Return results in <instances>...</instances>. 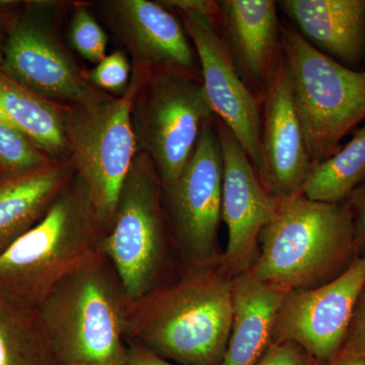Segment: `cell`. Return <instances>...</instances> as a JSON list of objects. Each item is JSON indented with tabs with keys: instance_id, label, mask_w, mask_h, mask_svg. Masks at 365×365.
Instances as JSON below:
<instances>
[{
	"instance_id": "obj_20",
	"label": "cell",
	"mask_w": 365,
	"mask_h": 365,
	"mask_svg": "<svg viewBox=\"0 0 365 365\" xmlns=\"http://www.w3.org/2000/svg\"><path fill=\"white\" fill-rule=\"evenodd\" d=\"M62 111L63 106L29 90L0 62V117L24 132L54 162L71 160Z\"/></svg>"
},
{
	"instance_id": "obj_11",
	"label": "cell",
	"mask_w": 365,
	"mask_h": 365,
	"mask_svg": "<svg viewBox=\"0 0 365 365\" xmlns=\"http://www.w3.org/2000/svg\"><path fill=\"white\" fill-rule=\"evenodd\" d=\"M365 285V255L333 280L287 292L274 324L272 343H294L319 365L341 351Z\"/></svg>"
},
{
	"instance_id": "obj_28",
	"label": "cell",
	"mask_w": 365,
	"mask_h": 365,
	"mask_svg": "<svg viewBox=\"0 0 365 365\" xmlns=\"http://www.w3.org/2000/svg\"><path fill=\"white\" fill-rule=\"evenodd\" d=\"M354 222V242L357 256L365 255V180L348 199Z\"/></svg>"
},
{
	"instance_id": "obj_3",
	"label": "cell",
	"mask_w": 365,
	"mask_h": 365,
	"mask_svg": "<svg viewBox=\"0 0 365 365\" xmlns=\"http://www.w3.org/2000/svg\"><path fill=\"white\" fill-rule=\"evenodd\" d=\"M356 257L348 200L318 202L299 194L277 201L248 273L287 292L312 289L337 277Z\"/></svg>"
},
{
	"instance_id": "obj_18",
	"label": "cell",
	"mask_w": 365,
	"mask_h": 365,
	"mask_svg": "<svg viewBox=\"0 0 365 365\" xmlns=\"http://www.w3.org/2000/svg\"><path fill=\"white\" fill-rule=\"evenodd\" d=\"M74 175L71 160L0 175V255L44 217Z\"/></svg>"
},
{
	"instance_id": "obj_25",
	"label": "cell",
	"mask_w": 365,
	"mask_h": 365,
	"mask_svg": "<svg viewBox=\"0 0 365 365\" xmlns=\"http://www.w3.org/2000/svg\"><path fill=\"white\" fill-rule=\"evenodd\" d=\"M132 63L121 50H116L98 62L95 68L85 71L86 79L98 90L122 98L130 85Z\"/></svg>"
},
{
	"instance_id": "obj_13",
	"label": "cell",
	"mask_w": 365,
	"mask_h": 365,
	"mask_svg": "<svg viewBox=\"0 0 365 365\" xmlns=\"http://www.w3.org/2000/svg\"><path fill=\"white\" fill-rule=\"evenodd\" d=\"M223 158L222 217L227 246L220 256L230 277L249 272L260 252V235L275 212L277 199L262 184L251 160L227 125L215 117Z\"/></svg>"
},
{
	"instance_id": "obj_9",
	"label": "cell",
	"mask_w": 365,
	"mask_h": 365,
	"mask_svg": "<svg viewBox=\"0 0 365 365\" xmlns=\"http://www.w3.org/2000/svg\"><path fill=\"white\" fill-rule=\"evenodd\" d=\"M132 91L122 98L103 93L88 104L63 106V127L71 160L90 192L106 232L136 157L131 122Z\"/></svg>"
},
{
	"instance_id": "obj_21",
	"label": "cell",
	"mask_w": 365,
	"mask_h": 365,
	"mask_svg": "<svg viewBox=\"0 0 365 365\" xmlns=\"http://www.w3.org/2000/svg\"><path fill=\"white\" fill-rule=\"evenodd\" d=\"M0 365H57L37 307L2 292Z\"/></svg>"
},
{
	"instance_id": "obj_15",
	"label": "cell",
	"mask_w": 365,
	"mask_h": 365,
	"mask_svg": "<svg viewBox=\"0 0 365 365\" xmlns=\"http://www.w3.org/2000/svg\"><path fill=\"white\" fill-rule=\"evenodd\" d=\"M218 32L235 68L262 105L283 59L282 25L272 0H222Z\"/></svg>"
},
{
	"instance_id": "obj_1",
	"label": "cell",
	"mask_w": 365,
	"mask_h": 365,
	"mask_svg": "<svg viewBox=\"0 0 365 365\" xmlns=\"http://www.w3.org/2000/svg\"><path fill=\"white\" fill-rule=\"evenodd\" d=\"M232 278L222 262L182 269L130 302L125 341L180 365H218L232 324Z\"/></svg>"
},
{
	"instance_id": "obj_6",
	"label": "cell",
	"mask_w": 365,
	"mask_h": 365,
	"mask_svg": "<svg viewBox=\"0 0 365 365\" xmlns=\"http://www.w3.org/2000/svg\"><path fill=\"white\" fill-rule=\"evenodd\" d=\"M131 122L137 153L150 158L163 188L182 174L204 126L215 119L202 79L132 66Z\"/></svg>"
},
{
	"instance_id": "obj_16",
	"label": "cell",
	"mask_w": 365,
	"mask_h": 365,
	"mask_svg": "<svg viewBox=\"0 0 365 365\" xmlns=\"http://www.w3.org/2000/svg\"><path fill=\"white\" fill-rule=\"evenodd\" d=\"M261 114L264 187L277 200L299 195L313 165L295 111L284 58L262 102Z\"/></svg>"
},
{
	"instance_id": "obj_2",
	"label": "cell",
	"mask_w": 365,
	"mask_h": 365,
	"mask_svg": "<svg viewBox=\"0 0 365 365\" xmlns=\"http://www.w3.org/2000/svg\"><path fill=\"white\" fill-rule=\"evenodd\" d=\"M129 304L100 249L81 261L37 307L57 365H125Z\"/></svg>"
},
{
	"instance_id": "obj_17",
	"label": "cell",
	"mask_w": 365,
	"mask_h": 365,
	"mask_svg": "<svg viewBox=\"0 0 365 365\" xmlns=\"http://www.w3.org/2000/svg\"><path fill=\"white\" fill-rule=\"evenodd\" d=\"M281 9L311 44L347 67L365 57V0H284Z\"/></svg>"
},
{
	"instance_id": "obj_8",
	"label": "cell",
	"mask_w": 365,
	"mask_h": 365,
	"mask_svg": "<svg viewBox=\"0 0 365 365\" xmlns=\"http://www.w3.org/2000/svg\"><path fill=\"white\" fill-rule=\"evenodd\" d=\"M71 1H33L14 13L0 45L7 73L40 97L61 106L88 104L104 91L85 76L64 38Z\"/></svg>"
},
{
	"instance_id": "obj_4",
	"label": "cell",
	"mask_w": 365,
	"mask_h": 365,
	"mask_svg": "<svg viewBox=\"0 0 365 365\" xmlns=\"http://www.w3.org/2000/svg\"><path fill=\"white\" fill-rule=\"evenodd\" d=\"M106 230L74 175L44 217L0 255V292L37 307L60 279L100 249Z\"/></svg>"
},
{
	"instance_id": "obj_29",
	"label": "cell",
	"mask_w": 365,
	"mask_h": 365,
	"mask_svg": "<svg viewBox=\"0 0 365 365\" xmlns=\"http://www.w3.org/2000/svg\"><path fill=\"white\" fill-rule=\"evenodd\" d=\"M160 2L162 6L173 11H196L207 16L212 21L213 25L218 30L220 18H222V9L220 1L215 0H163Z\"/></svg>"
},
{
	"instance_id": "obj_30",
	"label": "cell",
	"mask_w": 365,
	"mask_h": 365,
	"mask_svg": "<svg viewBox=\"0 0 365 365\" xmlns=\"http://www.w3.org/2000/svg\"><path fill=\"white\" fill-rule=\"evenodd\" d=\"M125 365H180L173 364L155 352L134 344H127V359Z\"/></svg>"
},
{
	"instance_id": "obj_5",
	"label": "cell",
	"mask_w": 365,
	"mask_h": 365,
	"mask_svg": "<svg viewBox=\"0 0 365 365\" xmlns=\"http://www.w3.org/2000/svg\"><path fill=\"white\" fill-rule=\"evenodd\" d=\"M283 58L312 165L332 157L365 123V71L319 51L297 26L282 25Z\"/></svg>"
},
{
	"instance_id": "obj_31",
	"label": "cell",
	"mask_w": 365,
	"mask_h": 365,
	"mask_svg": "<svg viewBox=\"0 0 365 365\" xmlns=\"http://www.w3.org/2000/svg\"><path fill=\"white\" fill-rule=\"evenodd\" d=\"M14 13H6V11H0V45L6 35L7 25Z\"/></svg>"
},
{
	"instance_id": "obj_10",
	"label": "cell",
	"mask_w": 365,
	"mask_h": 365,
	"mask_svg": "<svg viewBox=\"0 0 365 365\" xmlns=\"http://www.w3.org/2000/svg\"><path fill=\"white\" fill-rule=\"evenodd\" d=\"M223 158L215 119L204 126L193 155L176 182L163 188V202L180 266L220 261Z\"/></svg>"
},
{
	"instance_id": "obj_32",
	"label": "cell",
	"mask_w": 365,
	"mask_h": 365,
	"mask_svg": "<svg viewBox=\"0 0 365 365\" xmlns=\"http://www.w3.org/2000/svg\"><path fill=\"white\" fill-rule=\"evenodd\" d=\"M328 365H365V357H350V359H336Z\"/></svg>"
},
{
	"instance_id": "obj_12",
	"label": "cell",
	"mask_w": 365,
	"mask_h": 365,
	"mask_svg": "<svg viewBox=\"0 0 365 365\" xmlns=\"http://www.w3.org/2000/svg\"><path fill=\"white\" fill-rule=\"evenodd\" d=\"M193 43L206 97L215 117L232 132L263 184L265 160L261 143V105L235 68L227 46L212 21L196 11H178Z\"/></svg>"
},
{
	"instance_id": "obj_33",
	"label": "cell",
	"mask_w": 365,
	"mask_h": 365,
	"mask_svg": "<svg viewBox=\"0 0 365 365\" xmlns=\"http://www.w3.org/2000/svg\"><path fill=\"white\" fill-rule=\"evenodd\" d=\"M1 174H2V173H1V170H0V175H1Z\"/></svg>"
},
{
	"instance_id": "obj_7",
	"label": "cell",
	"mask_w": 365,
	"mask_h": 365,
	"mask_svg": "<svg viewBox=\"0 0 365 365\" xmlns=\"http://www.w3.org/2000/svg\"><path fill=\"white\" fill-rule=\"evenodd\" d=\"M100 250L116 269L130 302L173 278L179 260L163 208L162 182L145 153L134 158Z\"/></svg>"
},
{
	"instance_id": "obj_19",
	"label": "cell",
	"mask_w": 365,
	"mask_h": 365,
	"mask_svg": "<svg viewBox=\"0 0 365 365\" xmlns=\"http://www.w3.org/2000/svg\"><path fill=\"white\" fill-rule=\"evenodd\" d=\"M287 292L255 279L248 272L232 278V324L218 365H256L272 344L276 317Z\"/></svg>"
},
{
	"instance_id": "obj_26",
	"label": "cell",
	"mask_w": 365,
	"mask_h": 365,
	"mask_svg": "<svg viewBox=\"0 0 365 365\" xmlns=\"http://www.w3.org/2000/svg\"><path fill=\"white\" fill-rule=\"evenodd\" d=\"M350 357H365V285L355 307L344 344L336 359Z\"/></svg>"
},
{
	"instance_id": "obj_27",
	"label": "cell",
	"mask_w": 365,
	"mask_h": 365,
	"mask_svg": "<svg viewBox=\"0 0 365 365\" xmlns=\"http://www.w3.org/2000/svg\"><path fill=\"white\" fill-rule=\"evenodd\" d=\"M256 365H319L294 343H272Z\"/></svg>"
},
{
	"instance_id": "obj_22",
	"label": "cell",
	"mask_w": 365,
	"mask_h": 365,
	"mask_svg": "<svg viewBox=\"0 0 365 365\" xmlns=\"http://www.w3.org/2000/svg\"><path fill=\"white\" fill-rule=\"evenodd\" d=\"M364 180L365 123L335 155L312 167L302 194L318 202H344Z\"/></svg>"
},
{
	"instance_id": "obj_24",
	"label": "cell",
	"mask_w": 365,
	"mask_h": 365,
	"mask_svg": "<svg viewBox=\"0 0 365 365\" xmlns=\"http://www.w3.org/2000/svg\"><path fill=\"white\" fill-rule=\"evenodd\" d=\"M67 41L83 59L98 64L107 56L108 36L88 2L72 1Z\"/></svg>"
},
{
	"instance_id": "obj_14",
	"label": "cell",
	"mask_w": 365,
	"mask_h": 365,
	"mask_svg": "<svg viewBox=\"0 0 365 365\" xmlns=\"http://www.w3.org/2000/svg\"><path fill=\"white\" fill-rule=\"evenodd\" d=\"M129 53L132 66L169 69L201 78L193 43L181 20L158 1H88Z\"/></svg>"
},
{
	"instance_id": "obj_23",
	"label": "cell",
	"mask_w": 365,
	"mask_h": 365,
	"mask_svg": "<svg viewBox=\"0 0 365 365\" xmlns=\"http://www.w3.org/2000/svg\"><path fill=\"white\" fill-rule=\"evenodd\" d=\"M54 163L20 129L0 117V170L21 174Z\"/></svg>"
}]
</instances>
